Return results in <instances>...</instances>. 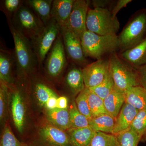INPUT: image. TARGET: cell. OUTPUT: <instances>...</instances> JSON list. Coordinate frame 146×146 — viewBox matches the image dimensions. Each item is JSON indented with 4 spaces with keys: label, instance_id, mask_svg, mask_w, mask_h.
<instances>
[{
    "label": "cell",
    "instance_id": "cell-1",
    "mask_svg": "<svg viewBox=\"0 0 146 146\" xmlns=\"http://www.w3.org/2000/svg\"><path fill=\"white\" fill-rule=\"evenodd\" d=\"M7 19L15 46L14 53L17 71L22 75L31 74L38 64L31 41L16 30L10 19Z\"/></svg>",
    "mask_w": 146,
    "mask_h": 146
},
{
    "label": "cell",
    "instance_id": "cell-2",
    "mask_svg": "<svg viewBox=\"0 0 146 146\" xmlns=\"http://www.w3.org/2000/svg\"><path fill=\"white\" fill-rule=\"evenodd\" d=\"M85 57L97 60L107 54L115 52L119 48L118 35L116 34L100 35L86 30L80 37Z\"/></svg>",
    "mask_w": 146,
    "mask_h": 146
},
{
    "label": "cell",
    "instance_id": "cell-3",
    "mask_svg": "<svg viewBox=\"0 0 146 146\" xmlns=\"http://www.w3.org/2000/svg\"><path fill=\"white\" fill-rule=\"evenodd\" d=\"M121 52L129 49L146 37V8L133 14L118 36Z\"/></svg>",
    "mask_w": 146,
    "mask_h": 146
},
{
    "label": "cell",
    "instance_id": "cell-4",
    "mask_svg": "<svg viewBox=\"0 0 146 146\" xmlns=\"http://www.w3.org/2000/svg\"><path fill=\"white\" fill-rule=\"evenodd\" d=\"M109 70L115 87L125 93L130 88L140 86L137 71L122 60L115 52L109 58Z\"/></svg>",
    "mask_w": 146,
    "mask_h": 146
},
{
    "label": "cell",
    "instance_id": "cell-5",
    "mask_svg": "<svg viewBox=\"0 0 146 146\" xmlns=\"http://www.w3.org/2000/svg\"><path fill=\"white\" fill-rule=\"evenodd\" d=\"M87 30L100 35L116 34L120 28L117 17L112 16L111 11L103 7L89 8L86 21Z\"/></svg>",
    "mask_w": 146,
    "mask_h": 146
},
{
    "label": "cell",
    "instance_id": "cell-6",
    "mask_svg": "<svg viewBox=\"0 0 146 146\" xmlns=\"http://www.w3.org/2000/svg\"><path fill=\"white\" fill-rule=\"evenodd\" d=\"M9 19L15 29L31 41L38 36L45 27L33 11L23 3Z\"/></svg>",
    "mask_w": 146,
    "mask_h": 146
},
{
    "label": "cell",
    "instance_id": "cell-7",
    "mask_svg": "<svg viewBox=\"0 0 146 146\" xmlns=\"http://www.w3.org/2000/svg\"><path fill=\"white\" fill-rule=\"evenodd\" d=\"M60 28L54 19L45 25L39 35L31 41L38 66L44 63L47 55L60 33Z\"/></svg>",
    "mask_w": 146,
    "mask_h": 146
},
{
    "label": "cell",
    "instance_id": "cell-8",
    "mask_svg": "<svg viewBox=\"0 0 146 146\" xmlns=\"http://www.w3.org/2000/svg\"><path fill=\"white\" fill-rule=\"evenodd\" d=\"M66 56L63 38L60 33L45 59V70L48 75L56 78L61 74L68 63Z\"/></svg>",
    "mask_w": 146,
    "mask_h": 146
},
{
    "label": "cell",
    "instance_id": "cell-9",
    "mask_svg": "<svg viewBox=\"0 0 146 146\" xmlns=\"http://www.w3.org/2000/svg\"><path fill=\"white\" fill-rule=\"evenodd\" d=\"M60 33L68 59L83 68L89 64L84 53L80 37L65 27L60 28Z\"/></svg>",
    "mask_w": 146,
    "mask_h": 146
},
{
    "label": "cell",
    "instance_id": "cell-10",
    "mask_svg": "<svg viewBox=\"0 0 146 146\" xmlns=\"http://www.w3.org/2000/svg\"><path fill=\"white\" fill-rule=\"evenodd\" d=\"M89 1L76 0L72 10L65 27L74 32L81 37L87 30L86 17L89 9Z\"/></svg>",
    "mask_w": 146,
    "mask_h": 146
},
{
    "label": "cell",
    "instance_id": "cell-11",
    "mask_svg": "<svg viewBox=\"0 0 146 146\" xmlns=\"http://www.w3.org/2000/svg\"><path fill=\"white\" fill-rule=\"evenodd\" d=\"M82 72L85 87L89 89L98 86L109 72L108 59L101 58L88 64Z\"/></svg>",
    "mask_w": 146,
    "mask_h": 146
},
{
    "label": "cell",
    "instance_id": "cell-12",
    "mask_svg": "<svg viewBox=\"0 0 146 146\" xmlns=\"http://www.w3.org/2000/svg\"><path fill=\"white\" fill-rule=\"evenodd\" d=\"M42 141L49 146H72L68 133L54 125H46L39 129Z\"/></svg>",
    "mask_w": 146,
    "mask_h": 146
},
{
    "label": "cell",
    "instance_id": "cell-13",
    "mask_svg": "<svg viewBox=\"0 0 146 146\" xmlns=\"http://www.w3.org/2000/svg\"><path fill=\"white\" fill-rule=\"evenodd\" d=\"M0 50L1 81L7 85L13 84L14 78L12 74V71L14 67H16L14 51L8 50L1 47Z\"/></svg>",
    "mask_w": 146,
    "mask_h": 146
},
{
    "label": "cell",
    "instance_id": "cell-14",
    "mask_svg": "<svg viewBox=\"0 0 146 146\" xmlns=\"http://www.w3.org/2000/svg\"><path fill=\"white\" fill-rule=\"evenodd\" d=\"M119 57L135 69L145 65L146 37L135 46L121 52Z\"/></svg>",
    "mask_w": 146,
    "mask_h": 146
},
{
    "label": "cell",
    "instance_id": "cell-15",
    "mask_svg": "<svg viewBox=\"0 0 146 146\" xmlns=\"http://www.w3.org/2000/svg\"><path fill=\"white\" fill-rule=\"evenodd\" d=\"M139 112L131 105L125 103L115 119V127L112 134L116 135L131 127Z\"/></svg>",
    "mask_w": 146,
    "mask_h": 146
},
{
    "label": "cell",
    "instance_id": "cell-16",
    "mask_svg": "<svg viewBox=\"0 0 146 146\" xmlns=\"http://www.w3.org/2000/svg\"><path fill=\"white\" fill-rule=\"evenodd\" d=\"M75 0H54L52 7V19H54L60 28L66 26L70 16Z\"/></svg>",
    "mask_w": 146,
    "mask_h": 146
},
{
    "label": "cell",
    "instance_id": "cell-17",
    "mask_svg": "<svg viewBox=\"0 0 146 146\" xmlns=\"http://www.w3.org/2000/svg\"><path fill=\"white\" fill-rule=\"evenodd\" d=\"M11 100V113L13 123L17 130L22 133L25 120L26 110L21 92L18 90L13 91Z\"/></svg>",
    "mask_w": 146,
    "mask_h": 146
},
{
    "label": "cell",
    "instance_id": "cell-18",
    "mask_svg": "<svg viewBox=\"0 0 146 146\" xmlns=\"http://www.w3.org/2000/svg\"><path fill=\"white\" fill-rule=\"evenodd\" d=\"M125 101V94L116 87L104 100L108 114L116 119Z\"/></svg>",
    "mask_w": 146,
    "mask_h": 146
},
{
    "label": "cell",
    "instance_id": "cell-19",
    "mask_svg": "<svg viewBox=\"0 0 146 146\" xmlns=\"http://www.w3.org/2000/svg\"><path fill=\"white\" fill-rule=\"evenodd\" d=\"M96 132L89 126L68 130L72 146H90Z\"/></svg>",
    "mask_w": 146,
    "mask_h": 146
},
{
    "label": "cell",
    "instance_id": "cell-20",
    "mask_svg": "<svg viewBox=\"0 0 146 146\" xmlns=\"http://www.w3.org/2000/svg\"><path fill=\"white\" fill-rule=\"evenodd\" d=\"M52 2V0H28L24 3L46 25L52 19L51 12Z\"/></svg>",
    "mask_w": 146,
    "mask_h": 146
},
{
    "label": "cell",
    "instance_id": "cell-21",
    "mask_svg": "<svg viewBox=\"0 0 146 146\" xmlns=\"http://www.w3.org/2000/svg\"><path fill=\"white\" fill-rule=\"evenodd\" d=\"M46 115L47 119L53 125L64 131L71 128L69 108L61 109L56 108L47 110Z\"/></svg>",
    "mask_w": 146,
    "mask_h": 146
},
{
    "label": "cell",
    "instance_id": "cell-22",
    "mask_svg": "<svg viewBox=\"0 0 146 146\" xmlns=\"http://www.w3.org/2000/svg\"><path fill=\"white\" fill-rule=\"evenodd\" d=\"M125 102L139 111L146 110V90L140 86L130 88L125 93Z\"/></svg>",
    "mask_w": 146,
    "mask_h": 146
},
{
    "label": "cell",
    "instance_id": "cell-23",
    "mask_svg": "<svg viewBox=\"0 0 146 146\" xmlns=\"http://www.w3.org/2000/svg\"><path fill=\"white\" fill-rule=\"evenodd\" d=\"M65 82L70 91L74 94H79L85 88L82 70L73 66L68 71Z\"/></svg>",
    "mask_w": 146,
    "mask_h": 146
},
{
    "label": "cell",
    "instance_id": "cell-24",
    "mask_svg": "<svg viewBox=\"0 0 146 146\" xmlns=\"http://www.w3.org/2000/svg\"><path fill=\"white\" fill-rule=\"evenodd\" d=\"M115 119L108 114L91 118L89 126L96 132L112 134L115 127Z\"/></svg>",
    "mask_w": 146,
    "mask_h": 146
},
{
    "label": "cell",
    "instance_id": "cell-25",
    "mask_svg": "<svg viewBox=\"0 0 146 146\" xmlns=\"http://www.w3.org/2000/svg\"><path fill=\"white\" fill-rule=\"evenodd\" d=\"M87 96L92 118L108 114L105 108L103 100L91 92L88 88H87Z\"/></svg>",
    "mask_w": 146,
    "mask_h": 146
},
{
    "label": "cell",
    "instance_id": "cell-26",
    "mask_svg": "<svg viewBox=\"0 0 146 146\" xmlns=\"http://www.w3.org/2000/svg\"><path fill=\"white\" fill-rule=\"evenodd\" d=\"M69 110L71 128H78L89 127V119L80 112L74 101L72 102Z\"/></svg>",
    "mask_w": 146,
    "mask_h": 146
},
{
    "label": "cell",
    "instance_id": "cell-27",
    "mask_svg": "<svg viewBox=\"0 0 146 146\" xmlns=\"http://www.w3.org/2000/svg\"><path fill=\"white\" fill-rule=\"evenodd\" d=\"M115 136L117 146H138L141 142L140 136L131 127Z\"/></svg>",
    "mask_w": 146,
    "mask_h": 146
},
{
    "label": "cell",
    "instance_id": "cell-28",
    "mask_svg": "<svg viewBox=\"0 0 146 146\" xmlns=\"http://www.w3.org/2000/svg\"><path fill=\"white\" fill-rule=\"evenodd\" d=\"M33 89L36 99L41 106H44L45 104L51 97L57 96L49 86L42 82L35 84Z\"/></svg>",
    "mask_w": 146,
    "mask_h": 146
},
{
    "label": "cell",
    "instance_id": "cell-29",
    "mask_svg": "<svg viewBox=\"0 0 146 146\" xmlns=\"http://www.w3.org/2000/svg\"><path fill=\"white\" fill-rule=\"evenodd\" d=\"M114 87L115 83L109 70L101 83L98 86L89 89L91 92L104 100L110 94Z\"/></svg>",
    "mask_w": 146,
    "mask_h": 146
},
{
    "label": "cell",
    "instance_id": "cell-30",
    "mask_svg": "<svg viewBox=\"0 0 146 146\" xmlns=\"http://www.w3.org/2000/svg\"><path fill=\"white\" fill-rule=\"evenodd\" d=\"M131 127L140 136L141 142L146 143V110L138 112Z\"/></svg>",
    "mask_w": 146,
    "mask_h": 146
},
{
    "label": "cell",
    "instance_id": "cell-31",
    "mask_svg": "<svg viewBox=\"0 0 146 146\" xmlns=\"http://www.w3.org/2000/svg\"><path fill=\"white\" fill-rule=\"evenodd\" d=\"M90 146H117L116 136L110 133L96 132Z\"/></svg>",
    "mask_w": 146,
    "mask_h": 146
},
{
    "label": "cell",
    "instance_id": "cell-32",
    "mask_svg": "<svg viewBox=\"0 0 146 146\" xmlns=\"http://www.w3.org/2000/svg\"><path fill=\"white\" fill-rule=\"evenodd\" d=\"M76 104L78 109L82 114L89 120L92 118L89 108L87 96V88L78 94L76 99Z\"/></svg>",
    "mask_w": 146,
    "mask_h": 146
},
{
    "label": "cell",
    "instance_id": "cell-33",
    "mask_svg": "<svg viewBox=\"0 0 146 146\" xmlns=\"http://www.w3.org/2000/svg\"><path fill=\"white\" fill-rule=\"evenodd\" d=\"M9 96V88L6 84L1 81L0 86V119L1 122L6 116L8 100Z\"/></svg>",
    "mask_w": 146,
    "mask_h": 146
},
{
    "label": "cell",
    "instance_id": "cell-34",
    "mask_svg": "<svg viewBox=\"0 0 146 146\" xmlns=\"http://www.w3.org/2000/svg\"><path fill=\"white\" fill-rule=\"evenodd\" d=\"M1 146H22L9 125L6 126L4 129L1 138Z\"/></svg>",
    "mask_w": 146,
    "mask_h": 146
},
{
    "label": "cell",
    "instance_id": "cell-35",
    "mask_svg": "<svg viewBox=\"0 0 146 146\" xmlns=\"http://www.w3.org/2000/svg\"><path fill=\"white\" fill-rule=\"evenodd\" d=\"M20 0H5L3 1L4 9L7 18H11L23 3Z\"/></svg>",
    "mask_w": 146,
    "mask_h": 146
},
{
    "label": "cell",
    "instance_id": "cell-36",
    "mask_svg": "<svg viewBox=\"0 0 146 146\" xmlns=\"http://www.w3.org/2000/svg\"><path fill=\"white\" fill-rule=\"evenodd\" d=\"M136 69L140 86L146 90V64Z\"/></svg>",
    "mask_w": 146,
    "mask_h": 146
},
{
    "label": "cell",
    "instance_id": "cell-37",
    "mask_svg": "<svg viewBox=\"0 0 146 146\" xmlns=\"http://www.w3.org/2000/svg\"><path fill=\"white\" fill-rule=\"evenodd\" d=\"M132 1L131 0H119L117 3L114 6L112 10L111 11L112 16L114 17H117V15L118 12L122 9L127 6L128 4Z\"/></svg>",
    "mask_w": 146,
    "mask_h": 146
},
{
    "label": "cell",
    "instance_id": "cell-38",
    "mask_svg": "<svg viewBox=\"0 0 146 146\" xmlns=\"http://www.w3.org/2000/svg\"><path fill=\"white\" fill-rule=\"evenodd\" d=\"M58 98V96H54L51 97L47 101L44 106L47 110H52L57 108V101Z\"/></svg>",
    "mask_w": 146,
    "mask_h": 146
},
{
    "label": "cell",
    "instance_id": "cell-39",
    "mask_svg": "<svg viewBox=\"0 0 146 146\" xmlns=\"http://www.w3.org/2000/svg\"><path fill=\"white\" fill-rule=\"evenodd\" d=\"M68 98L65 96L58 97L57 99V108L61 109L68 108Z\"/></svg>",
    "mask_w": 146,
    "mask_h": 146
}]
</instances>
